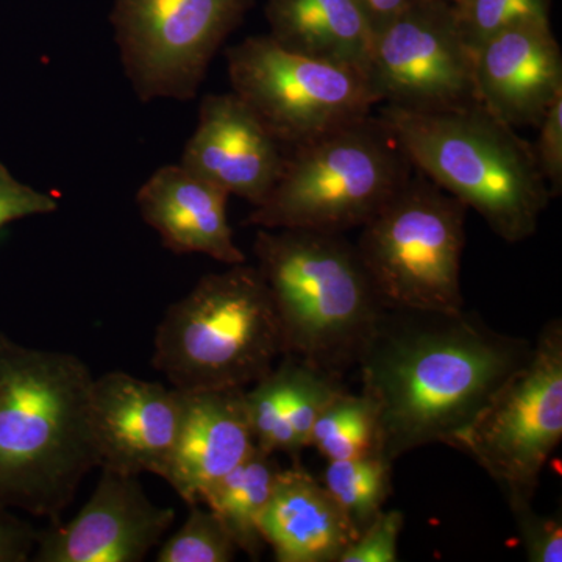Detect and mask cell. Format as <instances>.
Returning a JSON list of instances; mask_svg holds the SVG:
<instances>
[{"label": "cell", "mask_w": 562, "mask_h": 562, "mask_svg": "<svg viewBox=\"0 0 562 562\" xmlns=\"http://www.w3.org/2000/svg\"><path fill=\"white\" fill-rule=\"evenodd\" d=\"M527 339L454 313L386 308L357 366L376 408L379 453L394 462L468 427L530 358Z\"/></svg>", "instance_id": "6da1fadb"}, {"label": "cell", "mask_w": 562, "mask_h": 562, "mask_svg": "<svg viewBox=\"0 0 562 562\" xmlns=\"http://www.w3.org/2000/svg\"><path fill=\"white\" fill-rule=\"evenodd\" d=\"M92 384L76 355L0 335V508L61 522L85 476L99 468Z\"/></svg>", "instance_id": "7a4b0ae2"}, {"label": "cell", "mask_w": 562, "mask_h": 562, "mask_svg": "<svg viewBox=\"0 0 562 562\" xmlns=\"http://www.w3.org/2000/svg\"><path fill=\"white\" fill-rule=\"evenodd\" d=\"M413 169L464 203L509 244L538 231L549 205V187L532 144L482 103L416 111L380 105Z\"/></svg>", "instance_id": "3957f363"}, {"label": "cell", "mask_w": 562, "mask_h": 562, "mask_svg": "<svg viewBox=\"0 0 562 562\" xmlns=\"http://www.w3.org/2000/svg\"><path fill=\"white\" fill-rule=\"evenodd\" d=\"M254 251L279 316L283 357L342 379L386 310L355 244L338 233L258 228Z\"/></svg>", "instance_id": "277c9868"}, {"label": "cell", "mask_w": 562, "mask_h": 562, "mask_svg": "<svg viewBox=\"0 0 562 562\" xmlns=\"http://www.w3.org/2000/svg\"><path fill=\"white\" fill-rule=\"evenodd\" d=\"M280 322L257 266L209 273L165 313L151 364L176 390H246L283 357Z\"/></svg>", "instance_id": "5b68a950"}, {"label": "cell", "mask_w": 562, "mask_h": 562, "mask_svg": "<svg viewBox=\"0 0 562 562\" xmlns=\"http://www.w3.org/2000/svg\"><path fill=\"white\" fill-rule=\"evenodd\" d=\"M413 171L382 117L369 114L288 149L279 180L246 224L344 235L379 213Z\"/></svg>", "instance_id": "8992f818"}, {"label": "cell", "mask_w": 562, "mask_h": 562, "mask_svg": "<svg viewBox=\"0 0 562 562\" xmlns=\"http://www.w3.org/2000/svg\"><path fill=\"white\" fill-rule=\"evenodd\" d=\"M468 210L417 172L362 225L355 247L386 308L464 310L461 260Z\"/></svg>", "instance_id": "52a82bcc"}, {"label": "cell", "mask_w": 562, "mask_h": 562, "mask_svg": "<svg viewBox=\"0 0 562 562\" xmlns=\"http://www.w3.org/2000/svg\"><path fill=\"white\" fill-rule=\"evenodd\" d=\"M562 439V322L550 321L530 358L447 446L469 454L506 501L532 502Z\"/></svg>", "instance_id": "ba28073f"}, {"label": "cell", "mask_w": 562, "mask_h": 562, "mask_svg": "<svg viewBox=\"0 0 562 562\" xmlns=\"http://www.w3.org/2000/svg\"><path fill=\"white\" fill-rule=\"evenodd\" d=\"M232 91L286 149L360 121L379 106L361 70L249 36L225 52Z\"/></svg>", "instance_id": "9c48e42d"}, {"label": "cell", "mask_w": 562, "mask_h": 562, "mask_svg": "<svg viewBox=\"0 0 562 562\" xmlns=\"http://www.w3.org/2000/svg\"><path fill=\"white\" fill-rule=\"evenodd\" d=\"M255 0H114L111 24L139 101L198 95L211 61Z\"/></svg>", "instance_id": "30bf717a"}, {"label": "cell", "mask_w": 562, "mask_h": 562, "mask_svg": "<svg viewBox=\"0 0 562 562\" xmlns=\"http://www.w3.org/2000/svg\"><path fill=\"white\" fill-rule=\"evenodd\" d=\"M366 79L379 105L431 111L475 103L473 49L449 0H413L373 33Z\"/></svg>", "instance_id": "8fae6325"}, {"label": "cell", "mask_w": 562, "mask_h": 562, "mask_svg": "<svg viewBox=\"0 0 562 562\" xmlns=\"http://www.w3.org/2000/svg\"><path fill=\"white\" fill-rule=\"evenodd\" d=\"M183 417V392L114 371L94 379L91 427L99 468L165 479Z\"/></svg>", "instance_id": "7c38bea8"}, {"label": "cell", "mask_w": 562, "mask_h": 562, "mask_svg": "<svg viewBox=\"0 0 562 562\" xmlns=\"http://www.w3.org/2000/svg\"><path fill=\"white\" fill-rule=\"evenodd\" d=\"M172 508L155 505L136 476L102 469L101 480L68 524L38 531L36 562H140L172 527Z\"/></svg>", "instance_id": "4fadbf2b"}, {"label": "cell", "mask_w": 562, "mask_h": 562, "mask_svg": "<svg viewBox=\"0 0 562 562\" xmlns=\"http://www.w3.org/2000/svg\"><path fill=\"white\" fill-rule=\"evenodd\" d=\"M286 151L232 91L203 98L181 166L258 206L279 180Z\"/></svg>", "instance_id": "5bb4252c"}, {"label": "cell", "mask_w": 562, "mask_h": 562, "mask_svg": "<svg viewBox=\"0 0 562 562\" xmlns=\"http://www.w3.org/2000/svg\"><path fill=\"white\" fill-rule=\"evenodd\" d=\"M476 101L513 128L535 127L562 94V52L552 25H513L473 47Z\"/></svg>", "instance_id": "9a60e30c"}, {"label": "cell", "mask_w": 562, "mask_h": 562, "mask_svg": "<svg viewBox=\"0 0 562 562\" xmlns=\"http://www.w3.org/2000/svg\"><path fill=\"white\" fill-rule=\"evenodd\" d=\"M246 390L183 392V417L166 482L188 505H201L203 494L255 449Z\"/></svg>", "instance_id": "2e32d148"}, {"label": "cell", "mask_w": 562, "mask_h": 562, "mask_svg": "<svg viewBox=\"0 0 562 562\" xmlns=\"http://www.w3.org/2000/svg\"><path fill=\"white\" fill-rule=\"evenodd\" d=\"M231 195L181 165L162 166L136 195L140 217L177 255L202 254L224 265H241L228 224Z\"/></svg>", "instance_id": "e0dca14e"}, {"label": "cell", "mask_w": 562, "mask_h": 562, "mask_svg": "<svg viewBox=\"0 0 562 562\" xmlns=\"http://www.w3.org/2000/svg\"><path fill=\"white\" fill-rule=\"evenodd\" d=\"M261 535L276 561L338 562L360 531L297 460L277 476L261 517Z\"/></svg>", "instance_id": "ac0fdd59"}, {"label": "cell", "mask_w": 562, "mask_h": 562, "mask_svg": "<svg viewBox=\"0 0 562 562\" xmlns=\"http://www.w3.org/2000/svg\"><path fill=\"white\" fill-rule=\"evenodd\" d=\"M341 379L317 371L297 358L283 357L277 368L244 391L255 447L297 461L308 447L314 422L342 392Z\"/></svg>", "instance_id": "d6986e66"}, {"label": "cell", "mask_w": 562, "mask_h": 562, "mask_svg": "<svg viewBox=\"0 0 562 562\" xmlns=\"http://www.w3.org/2000/svg\"><path fill=\"white\" fill-rule=\"evenodd\" d=\"M265 13L280 46L366 76L373 33L355 0H268Z\"/></svg>", "instance_id": "ffe728a7"}, {"label": "cell", "mask_w": 562, "mask_h": 562, "mask_svg": "<svg viewBox=\"0 0 562 562\" xmlns=\"http://www.w3.org/2000/svg\"><path fill=\"white\" fill-rule=\"evenodd\" d=\"M280 471L273 454L255 447L241 464L209 487L201 501V505L221 517L238 550L251 560H258L266 546L261 517Z\"/></svg>", "instance_id": "44dd1931"}, {"label": "cell", "mask_w": 562, "mask_h": 562, "mask_svg": "<svg viewBox=\"0 0 562 562\" xmlns=\"http://www.w3.org/2000/svg\"><path fill=\"white\" fill-rule=\"evenodd\" d=\"M308 447L328 462L379 453V420L371 398L362 392H339L314 422Z\"/></svg>", "instance_id": "7402d4cb"}, {"label": "cell", "mask_w": 562, "mask_h": 562, "mask_svg": "<svg viewBox=\"0 0 562 562\" xmlns=\"http://www.w3.org/2000/svg\"><path fill=\"white\" fill-rule=\"evenodd\" d=\"M391 475L392 461L373 453L328 462L322 484L361 531L383 512L392 491Z\"/></svg>", "instance_id": "603a6c76"}, {"label": "cell", "mask_w": 562, "mask_h": 562, "mask_svg": "<svg viewBox=\"0 0 562 562\" xmlns=\"http://www.w3.org/2000/svg\"><path fill=\"white\" fill-rule=\"evenodd\" d=\"M238 547L216 513L191 505V513L179 531L162 543L158 562H231Z\"/></svg>", "instance_id": "cb8c5ba5"}, {"label": "cell", "mask_w": 562, "mask_h": 562, "mask_svg": "<svg viewBox=\"0 0 562 562\" xmlns=\"http://www.w3.org/2000/svg\"><path fill=\"white\" fill-rule=\"evenodd\" d=\"M552 0H461L454 3L461 31L471 47L513 25L550 22Z\"/></svg>", "instance_id": "d4e9b609"}, {"label": "cell", "mask_w": 562, "mask_h": 562, "mask_svg": "<svg viewBox=\"0 0 562 562\" xmlns=\"http://www.w3.org/2000/svg\"><path fill=\"white\" fill-rule=\"evenodd\" d=\"M520 541L524 543L528 561H562L561 516H542L532 508V502H509Z\"/></svg>", "instance_id": "484cf974"}, {"label": "cell", "mask_w": 562, "mask_h": 562, "mask_svg": "<svg viewBox=\"0 0 562 562\" xmlns=\"http://www.w3.org/2000/svg\"><path fill=\"white\" fill-rule=\"evenodd\" d=\"M405 516L397 509L376 514L375 519L362 528L347 547L338 562H395L398 561V536Z\"/></svg>", "instance_id": "4316f807"}, {"label": "cell", "mask_w": 562, "mask_h": 562, "mask_svg": "<svg viewBox=\"0 0 562 562\" xmlns=\"http://www.w3.org/2000/svg\"><path fill=\"white\" fill-rule=\"evenodd\" d=\"M538 131L532 150L550 195L557 198L562 191V94L547 109Z\"/></svg>", "instance_id": "83f0119b"}, {"label": "cell", "mask_w": 562, "mask_h": 562, "mask_svg": "<svg viewBox=\"0 0 562 562\" xmlns=\"http://www.w3.org/2000/svg\"><path fill=\"white\" fill-rule=\"evenodd\" d=\"M58 210L57 199L14 179L0 162V231L10 222L50 214Z\"/></svg>", "instance_id": "f1b7e54d"}, {"label": "cell", "mask_w": 562, "mask_h": 562, "mask_svg": "<svg viewBox=\"0 0 562 562\" xmlns=\"http://www.w3.org/2000/svg\"><path fill=\"white\" fill-rule=\"evenodd\" d=\"M38 531L18 519L10 509L0 508V562L31 561Z\"/></svg>", "instance_id": "f546056e"}, {"label": "cell", "mask_w": 562, "mask_h": 562, "mask_svg": "<svg viewBox=\"0 0 562 562\" xmlns=\"http://www.w3.org/2000/svg\"><path fill=\"white\" fill-rule=\"evenodd\" d=\"M413 0H355L371 25L372 33L382 31L384 25L394 21Z\"/></svg>", "instance_id": "4dcf8cb0"}, {"label": "cell", "mask_w": 562, "mask_h": 562, "mask_svg": "<svg viewBox=\"0 0 562 562\" xmlns=\"http://www.w3.org/2000/svg\"><path fill=\"white\" fill-rule=\"evenodd\" d=\"M449 2H453V3H457V0H449Z\"/></svg>", "instance_id": "1f68e13d"}, {"label": "cell", "mask_w": 562, "mask_h": 562, "mask_svg": "<svg viewBox=\"0 0 562 562\" xmlns=\"http://www.w3.org/2000/svg\"><path fill=\"white\" fill-rule=\"evenodd\" d=\"M460 2H461V0H457V3H460Z\"/></svg>", "instance_id": "d6a6232c"}]
</instances>
